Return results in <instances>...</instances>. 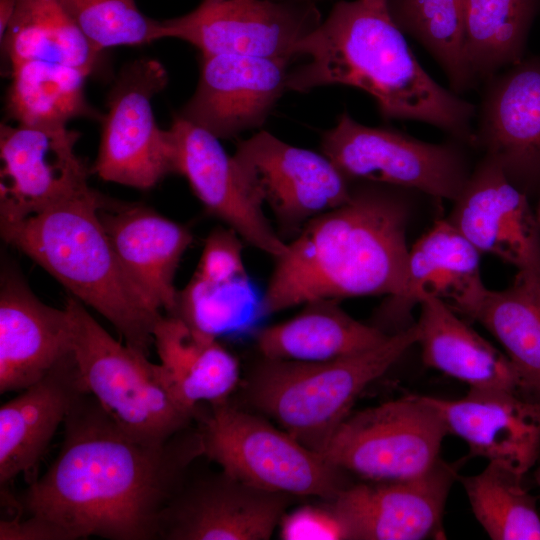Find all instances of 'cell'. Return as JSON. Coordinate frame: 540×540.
<instances>
[{
  "instance_id": "cell-1",
  "label": "cell",
  "mask_w": 540,
  "mask_h": 540,
  "mask_svg": "<svg viewBox=\"0 0 540 540\" xmlns=\"http://www.w3.org/2000/svg\"><path fill=\"white\" fill-rule=\"evenodd\" d=\"M63 424L61 450L24 492L23 509L69 540L158 539L164 509L203 456L199 429L189 426L162 441L138 437L89 392L76 399Z\"/></svg>"
},
{
  "instance_id": "cell-2",
  "label": "cell",
  "mask_w": 540,
  "mask_h": 540,
  "mask_svg": "<svg viewBox=\"0 0 540 540\" xmlns=\"http://www.w3.org/2000/svg\"><path fill=\"white\" fill-rule=\"evenodd\" d=\"M292 53L308 61L289 71L287 90L355 87L375 99L384 119L424 122L475 147V106L423 69L394 21L388 0L336 3Z\"/></svg>"
},
{
  "instance_id": "cell-3",
  "label": "cell",
  "mask_w": 540,
  "mask_h": 540,
  "mask_svg": "<svg viewBox=\"0 0 540 540\" xmlns=\"http://www.w3.org/2000/svg\"><path fill=\"white\" fill-rule=\"evenodd\" d=\"M397 189L359 182L348 202L310 220L275 259L259 314L320 299L398 296L409 254V206Z\"/></svg>"
},
{
  "instance_id": "cell-4",
  "label": "cell",
  "mask_w": 540,
  "mask_h": 540,
  "mask_svg": "<svg viewBox=\"0 0 540 540\" xmlns=\"http://www.w3.org/2000/svg\"><path fill=\"white\" fill-rule=\"evenodd\" d=\"M106 203L89 188L22 220L1 223V234L110 321L127 345L148 355L162 315L121 264L100 217Z\"/></svg>"
},
{
  "instance_id": "cell-5",
  "label": "cell",
  "mask_w": 540,
  "mask_h": 540,
  "mask_svg": "<svg viewBox=\"0 0 540 540\" xmlns=\"http://www.w3.org/2000/svg\"><path fill=\"white\" fill-rule=\"evenodd\" d=\"M418 339L419 329L414 323L370 349L329 361L264 358L248 378L247 400L321 454L362 391Z\"/></svg>"
},
{
  "instance_id": "cell-6",
  "label": "cell",
  "mask_w": 540,
  "mask_h": 540,
  "mask_svg": "<svg viewBox=\"0 0 540 540\" xmlns=\"http://www.w3.org/2000/svg\"><path fill=\"white\" fill-rule=\"evenodd\" d=\"M72 327V350L87 392L123 428L162 441L191 426L196 414L175 396L161 364L121 344L70 297L65 305Z\"/></svg>"
},
{
  "instance_id": "cell-7",
  "label": "cell",
  "mask_w": 540,
  "mask_h": 540,
  "mask_svg": "<svg viewBox=\"0 0 540 540\" xmlns=\"http://www.w3.org/2000/svg\"><path fill=\"white\" fill-rule=\"evenodd\" d=\"M198 417L203 455L253 487L293 497L332 499L348 474L266 419L229 404L207 405Z\"/></svg>"
},
{
  "instance_id": "cell-8",
  "label": "cell",
  "mask_w": 540,
  "mask_h": 540,
  "mask_svg": "<svg viewBox=\"0 0 540 540\" xmlns=\"http://www.w3.org/2000/svg\"><path fill=\"white\" fill-rule=\"evenodd\" d=\"M447 434L422 395H407L351 412L321 454L363 481L404 480L438 462Z\"/></svg>"
},
{
  "instance_id": "cell-9",
  "label": "cell",
  "mask_w": 540,
  "mask_h": 540,
  "mask_svg": "<svg viewBox=\"0 0 540 540\" xmlns=\"http://www.w3.org/2000/svg\"><path fill=\"white\" fill-rule=\"evenodd\" d=\"M459 144H434L391 128L366 126L344 112L323 133L321 151L350 183L413 189L455 201L471 175Z\"/></svg>"
},
{
  "instance_id": "cell-10",
  "label": "cell",
  "mask_w": 540,
  "mask_h": 540,
  "mask_svg": "<svg viewBox=\"0 0 540 540\" xmlns=\"http://www.w3.org/2000/svg\"><path fill=\"white\" fill-rule=\"evenodd\" d=\"M168 82L164 66L141 58L127 64L107 98V113L93 172L105 181L150 189L177 173L176 150L169 130L161 129L152 99Z\"/></svg>"
},
{
  "instance_id": "cell-11",
  "label": "cell",
  "mask_w": 540,
  "mask_h": 540,
  "mask_svg": "<svg viewBox=\"0 0 540 540\" xmlns=\"http://www.w3.org/2000/svg\"><path fill=\"white\" fill-rule=\"evenodd\" d=\"M252 196L281 231L294 237L315 217L352 196L351 183L323 153L290 145L267 131L240 141L232 155Z\"/></svg>"
},
{
  "instance_id": "cell-12",
  "label": "cell",
  "mask_w": 540,
  "mask_h": 540,
  "mask_svg": "<svg viewBox=\"0 0 540 540\" xmlns=\"http://www.w3.org/2000/svg\"><path fill=\"white\" fill-rule=\"evenodd\" d=\"M321 22L315 3L298 0H202L160 21V39L176 38L203 56L236 54L294 60L293 48Z\"/></svg>"
},
{
  "instance_id": "cell-13",
  "label": "cell",
  "mask_w": 540,
  "mask_h": 540,
  "mask_svg": "<svg viewBox=\"0 0 540 540\" xmlns=\"http://www.w3.org/2000/svg\"><path fill=\"white\" fill-rule=\"evenodd\" d=\"M67 126L1 124L0 224L28 216L89 189L88 168Z\"/></svg>"
},
{
  "instance_id": "cell-14",
  "label": "cell",
  "mask_w": 540,
  "mask_h": 540,
  "mask_svg": "<svg viewBox=\"0 0 540 540\" xmlns=\"http://www.w3.org/2000/svg\"><path fill=\"white\" fill-rule=\"evenodd\" d=\"M458 467L440 458L413 478L350 483L331 499L347 540L444 538L443 515Z\"/></svg>"
},
{
  "instance_id": "cell-15",
  "label": "cell",
  "mask_w": 540,
  "mask_h": 540,
  "mask_svg": "<svg viewBox=\"0 0 540 540\" xmlns=\"http://www.w3.org/2000/svg\"><path fill=\"white\" fill-rule=\"evenodd\" d=\"M294 497L248 485L224 471L179 487L164 509L158 539L268 540Z\"/></svg>"
},
{
  "instance_id": "cell-16",
  "label": "cell",
  "mask_w": 540,
  "mask_h": 540,
  "mask_svg": "<svg viewBox=\"0 0 540 540\" xmlns=\"http://www.w3.org/2000/svg\"><path fill=\"white\" fill-rule=\"evenodd\" d=\"M475 147L524 193L540 191V56L486 80Z\"/></svg>"
},
{
  "instance_id": "cell-17",
  "label": "cell",
  "mask_w": 540,
  "mask_h": 540,
  "mask_svg": "<svg viewBox=\"0 0 540 540\" xmlns=\"http://www.w3.org/2000/svg\"><path fill=\"white\" fill-rule=\"evenodd\" d=\"M291 61L236 54L201 55L196 90L179 115L219 139L260 128L287 90Z\"/></svg>"
},
{
  "instance_id": "cell-18",
  "label": "cell",
  "mask_w": 540,
  "mask_h": 540,
  "mask_svg": "<svg viewBox=\"0 0 540 540\" xmlns=\"http://www.w3.org/2000/svg\"><path fill=\"white\" fill-rule=\"evenodd\" d=\"M487 288L480 273V252L447 220H438L410 249L402 292L387 298L373 325L394 334L410 325L411 311L436 298L469 316Z\"/></svg>"
},
{
  "instance_id": "cell-19",
  "label": "cell",
  "mask_w": 540,
  "mask_h": 540,
  "mask_svg": "<svg viewBox=\"0 0 540 540\" xmlns=\"http://www.w3.org/2000/svg\"><path fill=\"white\" fill-rule=\"evenodd\" d=\"M168 130L176 150L177 173L187 179L207 211L274 259L284 254L287 242L242 182L219 138L179 114Z\"/></svg>"
},
{
  "instance_id": "cell-20",
  "label": "cell",
  "mask_w": 540,
  "mask_h": 540,
  "mask_svg": "<svg viewBox=\"0 0 540 540\" xmlns=\"http://www.w3.org/2000/svg\"><path fill=\"white\" fill-rule=\"evenodd\" d=\"M448 220L480 253L540 272V231L527 194L490 158L471 172Z\"/></svg>"
},
{
  "instance_id": "cell-21",
  "label": "cell",
  "mask_w": 540,
  "mask_h": 540,
  "mask_svg": "<svg viewBox=\"0 0 540 540\" xmlns=\"http://www.w3.org/2000/svg\"><path fill=\"white\" fill-rule=\"evenodd\" d=\"M470 455L523 477L540 455V399L500 389L469 388L459 399L422 395Z\"/></svg>"
},
{
  "instance_id": "cell-22",
  "label": "cell",
  "mask_w": 540,
  "mask_h": 540,
  "mask_svg": "<svg viewBox=\"0 0 540 540\" xmlns=\"http://www.w3.org/2000/svg\"><path fill=\"white\" fill-rule=\"evenodd\" d=\"M72 352V327L66 308L44 304L17 273L3 270L0 393L28 388Z\"/></svg>"
},
{
  "instance_id": "cell-23",
  "label": "cell",
  "mask_w": 540,
  "mask_h": 540,
  "mask_svg": "<svg viewBox=\"0 0 540 540\" xmlns=\"http://www.w3.org/2000/svg\"><path fill=\"white\" fill-rule=\"evenodd\" d=\"M87 392L73 352L0 408V484L30 479L76 399Z\"/></svg>"
},
{
  "instance_id": "cell-24",
  "label": "cell",
  "mask_w": 540,
  "mask_h": 540,
  "mask_svg": "<svg viewBox=\"0 0 540 540\" xmlns=\"http://www.w3.org/2000/svg\"><path fill=\"white\" fill-rule=\"evenodd\" d=\"M102 223L125 271L142 294L168 315L177 310L174 285L179 262L192 242L184 226L140 205L100 211Z\"/></svg>"
},
{
  "instance_id": "cell-25",
  "label": "cell",
  "mask_w": 540,
  "mask_h": 540,
  "mask_svg": "<svg viewBox=\"0 0 540 540\" xmlns=\"http://www.w3.org/2000/svg\"><path fill=\"white\" fill-rule=\"evenodd\" d=\"M419 307L417 344L426 366L469 388L508 390L529 396L506 353L481 337L446 303L429 297L421 300Z\"/></svg>"
},
{
  "instance_id": "cell-26",
  "label": "cell",
  "mask_w": 540,
  "mask_h": 540,
  "mask_svg": "<svg viewBox=\"0 0 540 540\" xmlns=\"http://www.w3.org/2000/svg\"><path fill=\"white\" fill-rule=\"evenodd\" d=\"M153 344L176 398L196 418L201 407L229 401L240 366L216 336L167 314L154 327Z\"/></svg>"
},
{
  "instance_id": "cell-27",
  "label": "cell",
  "mask_w": 540,
  "mask_h": 540,
  "mask_svg": "<svg viewBox=\"0 0 540 540\" xmlns=\"http://www.w3.org/2000/svg\"><path fill=\"white\" fill-rule=\"evenodd\" d=\"M390 335L349 315L337 300L304 304L292 318L262 329L256 345L265 359L324 362L370 349Z\"/></svg>"
},
{
  "instance_id": "cell-28",
  "label": "cell",
  "mask_w": 540,
  "mask_h": 540,
  "mask_svg": "<svg viewBox=\"0 0 540 540\" xmlns=\"http://www.w3.org/2000/svg\"><path fill=\"white\" fill-rule=\"evenodd\" d=\"M468 317L497 339L527 394L540 399V272L518 271L506 289H487Z\"/></svg>"
},
{
  "instance_id": "cell-29",
  "label": "cell",
  "mask_w": 540,
  "mask_h": 540,
  "mask_svg": "<svg viewBox=\"0 0 540 540\" xmlns=\"http://www.w3.org/2000/svg\"><path fill=\"white\" fill-rule=\"evenodd\" d=\"M90 75L80 68L48 61L11 64L6 111L16 123L30 126H67L74 118H99L85 96Z\"/></svg>"
},
{
  "instance_id": "cell-30",
  "label": "cell",
  "mask_w": 540,
  "mask_h": 540,
  "mask_svg": "<svg viewBox=\"0 0 540 540\" xmlns=\"http://www.w3.org/2000/svg\"><path fill=\"white\" fill-rule=\"evenodd\" d=\"M1 43L10 65L40 60L77 67L92 74L99 68L102 55L90 44L60 0H18Z\"/></svg>"
},
{
  "instance_id": "cell-31",
  "label": "cell",
  "mask_w": 540,
  "mask_h": 540,
  "mask_svg": "<svg viewBox=\"0 0 540 540\" xmlns=\"http://www.w3.org/2000/svg\"><path fill=\"white\" fill-rule=\"evenodd\" d=\"M540 0H466L464 48L476 82L524 58Z\"/></svg>"
},
{
  "instance_id": "cell-32",
  "label": "cell",
  "mask_w": 540,
  "mask_h": 540,
  "mask_svg": "<svg viewBox=\"0 0 540 540\" xmlns=\"http://www.w3.org/2000/svg\"><path fill=\"white\" fill-rule=\"evenodd\" d=\"M403 33L415 38L439 63L455 93L477 82L465 57L466 0H388Z\"/></svg>"
},
{
  "instance_id": "cell-33",
  "label": "cell",
  "mask_w": 540,
  "mask_h": 540,
  "mask_svg": "<svg viewBox=\"0 0 540 540\" xmlns=\"http://www.w3.org/2000/svg\"><path fill=\"white\" fill-rule=\"evenodd\" d=\"M472 512L493 540H540V512L522 476L488 462L478 474L459 477Z\"/></svg>"
},
{
  "instance_id": "cell-34",
  "label": "cell",
  "mask_w": 540,
  "mask_h": 540,
  "mask_svg": "<svg viewBox=\"0 0 540 540\" xmlns=\"http://www.w3.org/2000/svg\"><path fill=\"white\" fill-rule=\"evenodd\" d=\"M99 52L118 46H140L160 39V21L138 9L135 0H60Z\"/></svg>"
},
{
  "instance_id": "cell-35",
  "label": "cell",
  "mask_w": 540,
  "mask_h": 540,
  "mask_svg": "<svg viewBox=\"0 0 540 540\" xmlns=\"http://www.w3.org/2000/svg\"><path fill=\"white\" fill-rule=\"evenodd\" d=\"M241 237L231 228L213 230L206 238L193 280L209 286L248 283Z\"/></svg>"
},
{
  "instance_id": "cell-36",
  "label": "cell",
  "mask_w": 540,
  "mask_h": 540,
  "mask_svg": "<svg viewBox=\"0 0 540 540\" xmlns=\"http://www.w3.org/2000/svg\"><path fill=\"white\" fill-rule=\"evenodd\" d=\"M278 529L283 540H347L331 499H320L287 511Z\"/></svg>"
},
{
  "instance_id": "cell-37",
  "label": "cell",
  "mask_w": 540,
  "mask_h": 540,
  "mask_svg": "<svg viewBox=\"0 0 540 540\" xmlns=\"http://www.w3.org/2000/svg\"><path fill=\"white\" fill-rule=\"evenodd\" d=\"M0 540H69L56 525L36 516L0 521Z\"/></svg>"
},
{
  "instance_id": "cell-38",
  "label": "cell",
  "mask_w": 540,
  "mask_h": 540,
  "mask_svg": "<svg viewBox=\"0 0 540 540\" xmlns=\"http://www.w3.org/2000/svg\"><path fill=\"white\" fill-rule=\"evenodd\" d=\"M18 0H0V37L2 38L14 15Z\"/></svg>"
},
{
  "instance_id": "cell-39",
  "label": "cell",
  "mask_w": 540,
  "mask_h": 540,
  "mask_svg": "<svg viewBox=\"0 0 540 540\" xmlns=\"http://www.w3.org/2000/svg\"><path fill=\"white\" fill-rule=\"evenodd\" d=\"M536 220H537V224H538V227H539V231H540V197H539V203H538V207H537V212H536Z\"/></svg>"
},
{
  "instance_id": "cell-40",
  "label": "cell",
  "mask_w": 540,
  "mask_h": 540,
  "mask_svg": "<svg viewBox=\"0 0 540 540\" xmlns=\"http://www.w3.org/2000/svg\"><path fill=\"white\" fill-rule=\"evenodd\" d=\"M534 478L538 487L540 488V467L535 471Z\"/></svg>"
},
{
  "instance_id": "cell-41",
  "label": "cell",
  "mask_w": 540,
  "mask_h": 540,
  "mask_svg": "<svg viewBox=\"0 0 540 540\" xmlns=\"http://www.w3.org/2000/svg\"><path fill=\"white\" fill-rule=\"evenodd\" d=\"M298 1H303V2H312V3H315L316 1H319V0H298Z\"/></svg>"
}]
</instances>
